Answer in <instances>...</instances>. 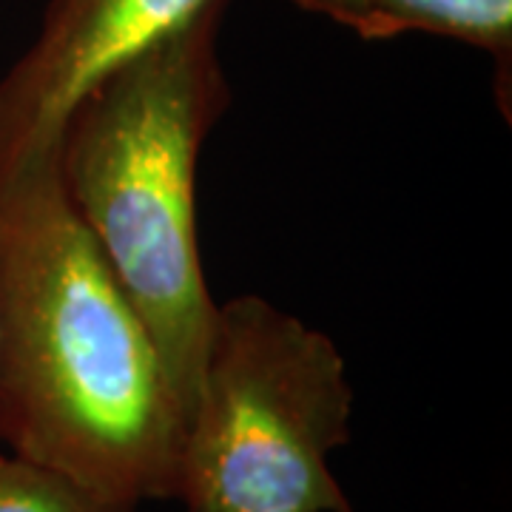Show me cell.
Returning <instances> with one entry per match:
<instances>
[{"label":"cell","mask_w":512,"mask_h":512,"mask_svg":"<svg viewBox=\"0 0 512 512\" xmlns=\"http://www.w3.org/2000/svg\"><path fill=\"white\" fill-rule=\"evenodd\" d=\"M188 410L57 183L0 171V444L128 504L174 501Z\"/></svg>","instance_id":"cell-1"},{"label":"cell","mask_w":512,"mask_h":512,"mask_svg":"<svg viewBox=\"0 0 512 512\" xmlns=\"http://www.w3.org/2000/svg\"><path fill=\"white\" fill-rule=\"evenodd\" d=\"M225 9L211 0L100 77L57 134L60 191L146 322L188 421L217 311L197 242V163L231 106Z\"/></svg>","instance_id":"cell-2"},{"label":"cell","mask_w":512,"mask_h":512,"mask_svg":"<svg viewBox=\"0 0 512 512\" xmlns=\"http://www.w3.org/2000/svg\"><path fill=\"white\" fill-rule=\"evenodd\" d=\"M353 387L328 333L268 299L217 302L177 493L188 512H353L330 473Z\"/></svg>","instance_id":"cell-3"},{"label":"cell","mask_w":512,"mask_h":512,"mask_svg":"<svg viewBox=\"0 0 512 512\" xmlns=\"http://www.w3.org/2000/svg\"><path fill=\"white\" fill-rule=\"evenodd\" d=\"M211 0H49L32 46L0 77V171L57 146L100 77L185 26Z\"/></svg>","instance_id":"cell-4"},{"label":"cell","mask_w":512,"mask_h":512,"mask_svg":"<svg viewBox=\"0 0 512 512\" xmlns=\"http://www.w3.org/2000/svg\"><path fill=\"white\" fill-rule=\"evenodd\" d=\"M365 40L433 35L481 49L510 86L512 0H291Z\"/></svg>","instance_id":"cell-5"},{"label":"cell","mask_w":512,"mask_h":512,"mask_svg":"<svg viewBox=\"0 0 512 512\" xmlns=\"http://www.w3.org/2000/svg\"><path fill=\"white\" fill-rule=\"evenodd\" d=\"M0 512H137L32 458L0 453Z\"/></svg>","instance_id":"cell-6"}]
</instances>
